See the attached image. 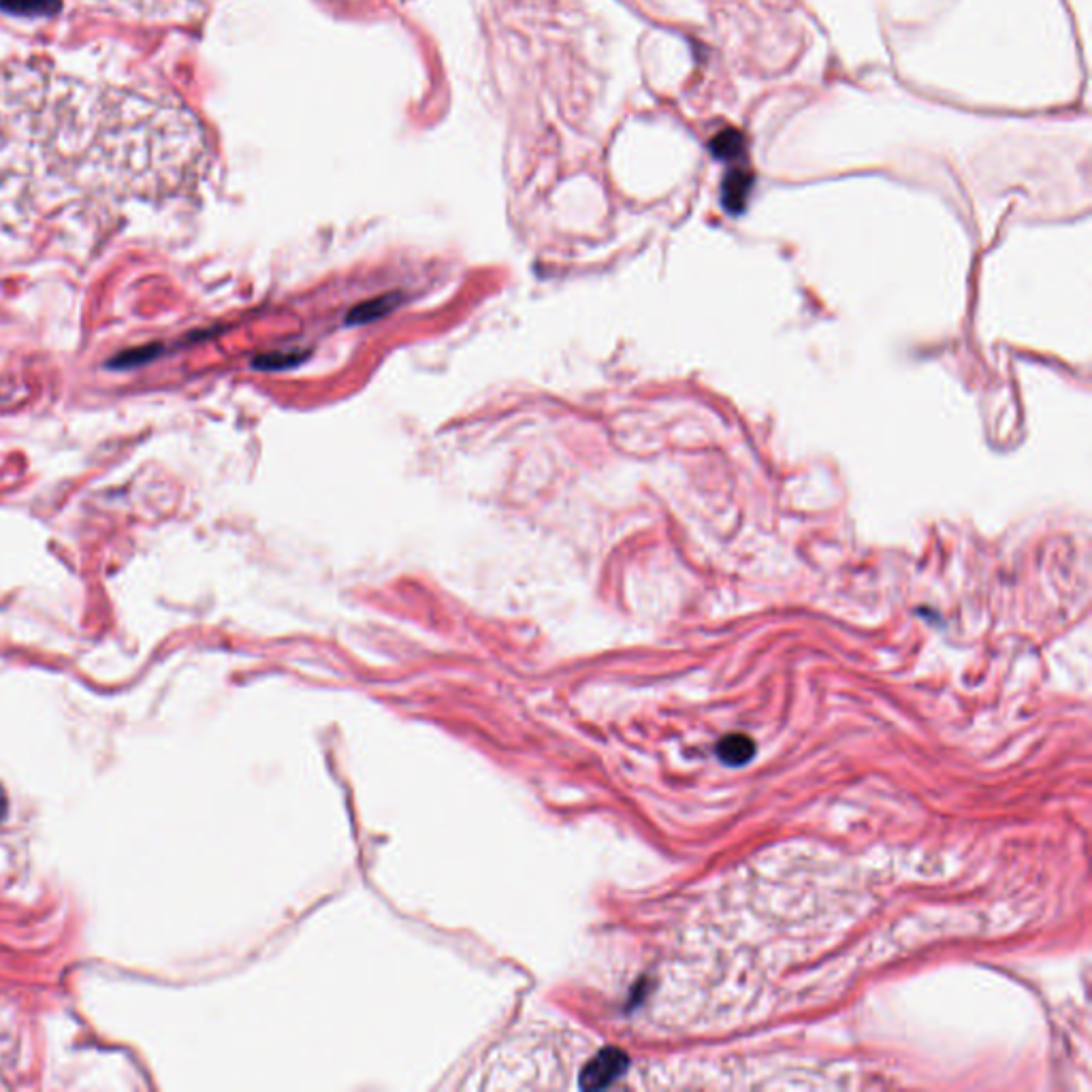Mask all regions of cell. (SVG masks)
<instances>
[{"mask_svg":"<svg viewBox=\"0 0 1092 1092\" xmlns=\"http://www.w3.org/2000/svg\"><path fill=\"white\" fill-rule=\"evenodd\" d=\"M753 751H756V745H753L751 738L745 734H730L717 747L721 762L728 766L747 764L753 758Z\"/></svg>","mask_w":1092,"mask_h":1092,"instance_id":"obj_3","label":"cell"},{"mask_svg":"<svg viewBox=\"0 0 1092 1092\" xmlns=\"http://www.w3.org/2000/svg\"><path fill=\"white\" fill-rule=\"evenodd\" d=\"M751 184H753V178L749 173H743V171H736L732 173L730 178L726 180L724 184V203L730 212H741L743 205L749 197V190H751Z\"/></svg>","mask_w":1092,"mask_h":1092,"instance_id":"obj_5","label":"cell"},{"mask_svg":"<svg viewBox=\"0 0 1092 1092\" xmlns=\"http://www.w3.org/2000/svg\"><path fill=\"white\" fill-rule=\"evenodd\" d=\"M628 1069V1056L617 1048H606L593 1056L581 1073V1088L600 1090L613 1084Z\"/></svg>","mask_w":1092,"mask_h":1092,"instance_id":"obj_2","label":"cell"},{"mask_svg":"<svg viewBox=\"0 0 1092 1092\" xmlns=\"http://www.w3.org/2000/svg\"><path fill=\"white\" fill-rule=\"evenodd\" d=\"M297 361H301L299 355H267L256 361V365H263V369H280V367H291Z\"/></svg>","mask_w":1092,"mask_h":1092,"instance_id":"obj_7","label":"cell"},{"mask_svg":"<svg viewBox=\"0 0 1092 1092\" xmlns=\"http://www.w3.org/2000/svg\"><path fill=\"white\" fill-rule=\"evenodd\" d=\"M7 809H9V800H7V794H5V790H3V785H0V822H3V819H5Z\"/></svg>","mask_w":1092,"mask_h":1092,"instance_id":"obj_8","label":"cell"},{"mask_svg":"<svg viewBox=\"0 0 1092 1092\" xmlns=\"http://www.w3.org/2000/svg\"><path fill=\"white\" fill-rule=\"evenodd\" d=\"M741 148H743V137L738 133H734V131L721 133L713 141V152H715V156H721V158L736 156Z\"/></svg>","mask_w":1092,"mask_h":1092,"instance_id":"obj_6","label":"cell"},{"mask_svg":"<svg viewBox=\"0 0 1092 1092\" xmlns=\"http://www.w3.org/2000/svg\"><path fill=\"white\" fill-rule=\"evenodd\" d=\"M201 122L105 52H0V229L107 222L195 188Z\"/></svg>","mask_w":1092,"mask_h":1092,"instance_id":"obj_1","label":"cell"},{"mask_svg":"<svg viewBox=\"0 0 1092 1092\" xmlns=\"http://www.w3.org/2000/svg\"><path fill=\"white\" fill-rule=\"evenodd\" d=\"M397 303H399L397 295H384V297L369 299V301L357 305V308L348 314V323H372V320L395 310Z\"/></svg>","mask_w":1092,"mask_h":1092,"instance_id":"obj_4","label":"cell"}]
</instances>
